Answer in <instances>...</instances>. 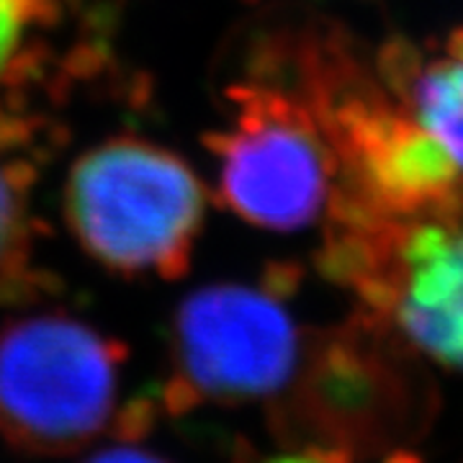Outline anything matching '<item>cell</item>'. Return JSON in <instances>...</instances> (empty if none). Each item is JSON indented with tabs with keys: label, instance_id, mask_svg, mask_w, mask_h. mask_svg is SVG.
Here are the masks:
<instances>
[{
	"label": "cell",
	"instance_id": "cell-11",
	"mask_svg": "<svg viewBox=\"0 0 463 463\" xmlns=\"http://www.w3.org/2000/svg\"><path fill=\"white\" fill-rule=\"evenodd\" d=\"M83 463H170L160 453L137 446V440H118L116 446L100 448Z\"/></svg>",
	"mask_w": 463,
	"mask_h": 463
},
{
	"label": "cell",
	"instance_id": "cell-8",
	"mask_svg": "<svg viewBox=\"0 0 463 463\" xmlns=\"http://www.w3.org/2000/svg\"><path fill=\"white\" fill-rule=\"evenodd\" d=\"M57 14V0H0V83L16 72L32 36Z\"/></svg>",
	"mask_w": 463,
	"mask_h": 463
},
{
	"label": "cell",
	"instance_id": "cell-10",
	"mask_svg": "<svg viewBox=\"0 0 463 463\" xmlns=\"http://www.w3.org/2000/svg\"><path fill=\"white\" fill-rule=\"evenodd\" d=\"M234 463H355V456L340 446L325 443H304V446H286V450L263 453L252 443H240L234 453Z\"/></svg>",
	"mask_w": 463,
	"mask_h": 463
},
{
	"label": "cell",
	"instance_id": "cell-1",
	"mask_svg": "<svg viewBox=\"0 0 463 463\" xmlns=\"http://www.w3.org/2000/svg\"><path fill=\"white\" fill-rule=\"evenodd\" d=\"M286 389V402L270 410L281 446L325 443L365 458L425 435L438 410L417 350L364 309L312 340Z\"/></svg>",
	"mask_w": 463,
	"mask_h": 463
},
{
	"label": "cell",
	"instance_id": "cell-3",
	"mask_svg": "<svg viewBox=\"0 0 463 463\" xmlns=\"http://www.w3.org/2000/svg\"><path fill=\"white\" fill-rule=\"evenodd\" d=\"M121 347L62 315L0 332V438L32 456H67L118 422Z\"/></svg>",
	"mask_w": 463,
	"mask_h": 463
},
{
	"label": "cell",
	"instance_id": "cell-6",
	"mask_svg": "<svg viewBox=\"0 0 463 463\" xmlns=\"http://www.w3.org/2000/svg\"><path fill=\"white\" fill-rule=\"evenodd\" d=\"M237 99L240 116L219 145L222 188L232 209L276 232L327 216L337 173L309 103L270 88H248Z\"/></svg>",
	"mask_w": 463,
	"mask_h": 463
},
{
	"label": "cell",
	"instance_id": "cell-12",
	"mask_svg": "<svg viewBox=\"0 0 463 463\" xmlns=\"http://www.w3.org/2000/svg\"><path fill=\"white\" fill-rule=\"evenodd\" d=\"M381 463H428V461H425V456H422V453H417L414 448L397 446L383 453Z\"/></svg>",
	"mask_w": 463,
	"mask_h": 463
},
{
	"label": "cell",
	"instance_id": "cell-2",
	"mask_svg": "<svg viewBox=\"0 0 463 463\" xmlns=\"http://www.w3.org/2000/svg\"><path fill=\"white\" fill-rule=\"evenodd\" d=\"M322 270L417 353L463 373V214L332 219Z\"/></svg>",
	"mask_w": 463,
	"mask_h": 463
},
{
	"label": "cell",
	"instance_id": "cell-5",
	"mask_svg": "<svg viewBox=\"0 0 463 463\" xmlns=\"http://www.w3.org/2000/svg\"><path fill=\"white\" fill-rule=\"evenodd\" d=\"M301 335L279 298L248 286H209L175 317L165 407L258 402L286 392L301 361Z\"/></svg>",
	"mask_w": 463,
	"mask_h": 463
},
{
	"label": "cell",
	"instance_id": "cell-4",
	"mask_svg": "<svg viewBox=\"0 0 463 463\" xmlns=\"http://www.w3.org/2000/svg\"><path fill=\"white\" fill-rule=\"evenodd\" d=\"M67 214L85 250L124 273L178 276L203 222V188L165 149L118 139L72 170Z\"/></svg>",
	"mask_w": 463,
	"mask_h": 463
},
{
	"label": "cell",
	"instance_id": "cell-7",
	"mask_svg": "<svg viewBox=\"0 0 463 463\" xmlns=\"http://www.w3.org/2000/svg\"><path fill=\"white\" fill-rule=\"evenodd\" d=\"M376 70L383 88L463 178V26L422 44L394 36L381 47Z\"/></svg>",
	"mask_w": 463,
	"mask_h": 463
},
{
	"label": "cell",
	"instance_id": "cell-9",
	"mask_svg": "<svg viewBox=\"0 0 463 463\" xmlns=\"http://www.w3.org/2000/svg\"><path fill=\"white\" fill-rule=\"evenodd\" d=\"M26 242V199L21 178L0 165V286L21 270Z\"/></svg>",
	"mask_w": 463,
	"mask_h": 463
}]
</instances>
